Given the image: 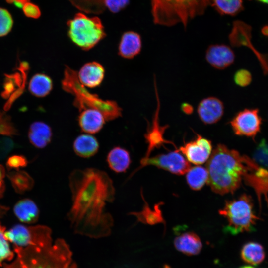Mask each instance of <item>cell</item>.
<instances>
[{
	"mask_svg": "<svg viewBox=\"0 0 268 268\" xmlns=\"http://www.w3.org/2000/svg\"><path fill=\"white\" fill-rule=\"evenodd\" d=\"M105 70L99 62L92 61L84 64L77 72L80 83L85 87L99 86L104 80Z\"/></svg>",
	"mask_w": 268,
	"mask_h": 268,
	"instance_id": "obj_14",
	"label": "cell"
},
{
	"mask_svg": "<svg viewBox=\"0 0 268 268\" xmlns=\"http://www.w3.org/2000/svg\"><path fill=\"white\" fill-rule=\"evenodd\" d=\"M17 134L18 131L12 123L10 117L5 112L0 111V134L12 136Z\"/></svg>",
	"mask_w": 268,
	"mask_h": 268,
	"instance_id": "obj_29",
	"label": "cell"
},
{
	"mask_svg": "<svg viewBox=\"0 0 268 268\" xmlns=\"http://www.w3.org/2000/svg\"><path fill=\"white\" fill-rule=\"evenodd\" d=\"M251 73L247 70L241 69L236 71L234 76L235 83L240 87H246L252 81Z\"/></svg>",
	"mask_w": 268,
	"mask_h": 268,
	"instance_id": "obj_31",
	"label": "cell"
},
{
	"mask_svg": "<svg viewBox=\"0 0 268 268\" xmlns=\"http://www.w3.org/2000/svg\"><path fill=\"white\" fill-rule=\"evenodd\" d=\"M186 181L193 190L201 189L207 183L208 173L206 168L200 166L191 167L186 173Z\"/></svg>",
	"mask_w": 268,
	"mask_h": 268,
	"instance_id": "obj_25",
	"label": "cell"
},
{
	"mask_svg": "<svg viewBox=\"0 0 268 268\" xmlns=\"http://www.w3.org/2000/svg\"><path fill=\"white\" fill-rule=\"evenodd\" d=\"M67 26L68 37L83 50L91 49L106 35L99 18L90 17L83 12L76 14L67 22Z\"/></svg>",
	"mask_w": 268,
	"mask_h": 268,
	"instance_id": "obj_6",
	"label": "cell"
},
{
	"mask_svg": "<svg viewBox=\"0 0 268 268\" xmlns=\"http://www.w3.org/2000/svg\"><path fill=\"white\" fill-rule=\"evenodd\" d=\"M63 89L74 96L73 105L79 111L94 109L104 115L106 121H111L122 116V109L113 100H103L97 95L88 91L79 82L77 72L66 66L61 82Z\"/></svg>",
	"mask_w": 268,
	"mask_h": 268,
	"instance_id": "obj_4",
	"label": "cell"
},
{
	"mask_svg": "<svg viewBox=\"0 0 268 268\" xmlns=\"http://www.w3.org/2000/svg\"><path fill=\"white\" fill-rule=\"evenodd\" d=\"M230 124L236 135L254 139L260 131L262 118L258 109H245L238 112Z\"/></svg>",
	"mask_w": 268,
	"mask_h": 268,
	"instance_id": "obj_10",
	"label": "cell"
},
{
	"mask_svg": "<svg viewBox=\"0 0 268 268\" xmlns=\"http://www.w3.org/2000/svg\"><path fill=\"white\" fill-rule=\"evenodd\" d=\"M141 47L140 35L133 31H126L121 37L118 48V55L123 58L131 59L140 53Z\"/></svg>",
	"mask_w": 268,
	"mask_h": 268,
	"instance_id": "obj_17",
	"label": "cell"
},
{
	"mask_svg": "<svg viewBox=\"0 0 268 268\" xmlns=\"http://www.w3.org/2000/svg\"><path fill=\"white\" fill-rule=\"evenodd\" d=\"M155 24L172 26L181 23L186 28L190 20L202 15L210 0H150Z\"/></svg>",
	"mask_w": 268,
	"mask_h": 268,
	"instance_id": "obj_3",
	"label": "cell"
},
{
	"mask_svg": "<svg viewBox=\"0 0 268 268\" xmlns=\"http://www.w3.org/2000/svg\"><path fill=\"white\" fill-rule=\"evenodd\" d=\"M182 108V110L186 114H190L193 111L192 107L188 104H183Z\"/></svg>",
	"mask_w": 268,
	"mask_h": 268,
	"instance_id": "obj_38",
	"label": "cell"
},
{
	"mask_svg": "<svg viewBox=\"0 0 268 268\" xmlns=\"http://www.w3.org/2000/svg\"><path fill=\"white\" fill-rule=\"evenodd\" d=\"M51 234V229L46 226L17 224L5 231L4 236L13 244L14 250L27 247L47 249L53 245Z\"/></svg>",
	"mask_w": 268,
	"mask_h": 268,
	"instance_id": "obj_8",
	"label": "cell"
},
{
	"mask_svg": "<svg viewBox=\"0 0 268 268\" xmlns=\"http://www.w3.org/2000/svg\"><path fill=\"white\" fill-rule=\"evenodd\" d=\"M28 89L30 92L36 97H45L53 89L52 80L45 74L37 73L30 79Z\"/></svg>",
	"mask_w": 268,
	"mask_h": 268,
	"instance_id": "obj_23",
	"label": "cell"
},
{
	"mask_svg": "<svg viewBox=\"0 0 268 268\" xmlns=\"http://www.w3.org/2000/svg\"><path fill=\"white\" fill-rule=\"evenodd\" d=\"M14 175L11 176V179L15 187L20 190H25L26 189H28L29 185L31 184L28 183V180H30L31 178H29L27 174H24V173H17L16 174H14Z\"/></svg>",
	"mask_w": 268,
	"mask_h": 268,
	"instance_id": "obj_32",
	"label": "cell"
},
{
	"mask_svg": "<svg viewBox=\"0 0 268 268\" xmlns=\"http://www.w3.org/2000/svg\"><path fill=\"white\" fill-rule=\"evenodd\" d=\"M28 0H13L12 2L18 7L22 8Z\"/></svg>",
	"mask_w": 268,
	"mask_h": 268,
	"instance_id": "obj_39",
	"label": "cell"
},
{
	"mask_svg": "<svg viewBox=\"0 0 268 268\" xmlns=\"http://www.w3.org/2000/svg\"><path fill=\"white\" fill-rule=\"evenodd\" d=\"M159 102L155 112L152 125L148 128L146 133L144 135L148 147L144 158L149 157L151 152L156 148H159L165 143L173 144L171 142L166 140L163 137L165 130L167 126H161L159 122Z\"/></svg>",
	"mask_w": 268,
	"mask_h": 268,
	"instance_id": "obj_15",
	"label": "cell"
},
{
	"mask_svg": "<svg viewBox=\"0 0 268 268\" xmlns=\"http://www.w3.org/2000/svg\"><path fill=\"white\" fill-rule=\"evenodd\" d=\"M9 208L5 206L0 204V219L5 214ZM5 227L3 226L0 221V266H2V263L4 260H11L14 253L11 251L8 243L4 236Z\"/></svg>",
	"mask_w": 268,
	"mask_h": 268,
	"instance_id": "obj_28",
	"label": "cell"
},
{
	"mask_svg": "<svg viewBox=\"0 0 268 268\" xmlns=\"http://www.w3.org/2000/svg\"><path fill=\"white\" fill-rule=\"evenodd\" d=\"M262 33L263 35L268 36V26H265L262 29Z\"/></svg>",
	"mask_w": 268,
	"mask_h": 268,
	"instance_id": "obj_40",
	"label": "cell"
},
{
	"mask_svg": "<svg viewBox=\"0 0 268 268\" xmlns=\"http://www.w3.org/2000/svg\"><path fill=\"white\" fill-rule=\"evenodd\" d=\"M12 140L8 137H0V158L4 157L13 147Z\"/></svg>",
	"mask_w": 268,
	"mask_h": 268,
	"instance_id": "obj_35",
	"label": "cell"
},
{
	"mask_svg": "<svg viewBox=\"0 0 268 268\" xmlns=\"http://www.w3.org/2000/svg\"><path fill=\"white\" fill-rule=\"evenodd\" d=\"M13 20L9 12L0 8V37L7 35L11 30Z\"/></svg>",
	"mask_w": 268,
	"mask_h": 268,
	"instance_id": "obj_30",
	"label": "cell"
},
{
	"mask_svg": "<svg viewBox=\"0 0 268 268\" xmlns=\"http://www.w3.org/2000/svg\"><path fill=\"white\" fill-rule=\"evenodd\" d=\"M5 176L4 168L0 164V196L2 195L4 191V178Z\"/></svg>",
	"mask_w": 268,
	"mask_h": 268,
	"instance_id": "obj_37",
	"label": "cell"
},
{
	"mask_svg": "<svg viewBox=\"0 0 268 268\" xmlns=\"http://www.w3.org/2000/svg\"><path fill=\"white\" fill-rule=\"evenodd\" d=\"M106 161L109 167L114 172L124 173L130 166L131 158L127 149L120 146H115L108 153Z\"/></svg>",
	"mask_w": 268,
	"mask_h": 268,
	"instance_id": "obj_20",
	"label": "cell"
},
{
	"mask_svg": "<svg viewBox=\"0 0 268 268\" xmlns=\"http://www.w3.org/2000/svg\"><path fill=\"white\" fill-rule=\"evenodd\" d=\"M253 207L252 199L246 194L226 201L224 207L218 211L228 222L224 231L232 235L254 231L256 222L260 218L255 214Z\"/></svg>",
	"mask_w": 268,
	"mask_h": 268,
	"instance_id": "obj_5",
	"label": "cell"
},
{
	"mask_svg": "<svg viewBox=\"0 0 268 268\" xmlns=\"http://www.w3.org/2000/svg\"><path fill=\"white\" fill-rule=\"evenodd\" d=\"M71 4L82 12L99 14L106 9L105 0H69Z\"/></svg>",
	"mask_w": 268,
	"mask_h": 268,
	"instance_id": "obj_27",
	"label": "cell"
},
{
	"mask_svg": "<svg viewBox=\"0 0 268 268\" xmlns=\"http://www.w3.org/2000/svg\"><path fill=\"white\" fill-rule=\"evenodd\" d=\"M78 123L80 130L89 134L98 133L103 127L106 119L100 111L86 109L79 112Z\"/></svg>",
	"mask_w": 268,
	"mask_h": 268,
	"instance_id": "obj_16",
	"label": "cell"
},
{
	"mask_svg": "<svg viewBox=\"0 0 268 268\" xmlns=\"http://www.w3.org/2000/svg\"><path fill=\"white\" fill-rule=\"evenodd\" d=\"M32 254V268H77L66 241L57 239L47 250L27 248Z\"/></svg>",
	"mask_w": 268,
	"mask_h": 268,
	"instance_id": "obj_7",
	"label": "cell"
},
{
	"mask_svg": "<svg viewBox=\"0 0 268 268\" xmlns=\"http://www.w3.org/2000/svg\"><path fill=\"white\" fill-rule=\"evenodd\" d=\"M207 183L214 193L220 195L235 192L249 172L258 168L249 158L236 150L218 144L211 152L206 168Z\"/></svg>",
	"mask_w": 268,
	"mask_h": 268,
	"instance_id": "obj_2",
	"label": "cell"
},
{
	"mask_svg": "<svg viewBox=\"0 0 268 268\" xmlns=\"http://www.w3.org/2000/svg\"><path fill=\"white\" fill-rule=\"evenodd\" d=\"M68 179L72 202L67 218L74 232L94 239L109 236L114 219L106 206L115 196L111 178L103 170L86 168L73 170Z\"/></svg>",
	"mask_w": 268,
	"mask_h": 268,
	"instance_id": "obj_1",
	"label": "cell"
},
{
	"mask_svg": "<svg viewBox=\"0 0 268 268\" xmlns=\"http://www.w3.org/2000/svg\"><path fill=\"white\" fill-rule=\"evenodd\" d=\"M174 246L177 250L187 255L198 254L202 245L200 237L194 232L187 231L175 237Z\"/></svg>",
	"mask_w": 268,
	"mask_h": 268,
	"instance_id": "obj_19",
	"label": "cell"
},
{
	"mask_svg": "<svg viewBox=\"0 0 268 268\" xmlns=\"http://www.w3.org/2000/svg\"><path fill=\"white\" fill-rule=\"evenodd\" d=\"M13 211L16 217L23 223H34L39 218V210L37 205L29 199L18 201L14 206Z\"/></svg>",
	"mask_w": 268,
	"mask_h": 268,
	"instance_id": "obj_22",
	"label": "cell"
},
{
	"mask_svg": "<svg viewBox=\"0 0 268 268\" xmlns=\"http://www.w3.org/2000/svg\"><path fill=\"white\" fill-rule=\"evenodd\" d=\"M99 148V144L97 138L89 134L78 135L73 142L74 152L81 158L93 156L98 152Z\"/></svg>",
	"mask_w": 268,
	"mask_h": 268,
	"instance_id": "obj_21",
	"label": "cell"
},
{
	"mask_svg": "<svg viewBox=\"0 0 268 268\" xmlns=\"http://www.w3.org/2000/svg\"><path fill=\"white\" fill-rule=\"evenodd\" d=\"M212 147L210 140L197 134L195 139L185 143L178 150L185 156L189 162L200 165L208 160Z\"/></svg>",
	"mask_w": 268,
	"mask_h": 268,
	"instance_id": "obj_11",
	"label": "cell"
},
{
	"mask_svg": "<svg viewBox=\"0 0 268 268\" xmlns=\"http://www.w3.org/2000/svg\"><path fill=\"white\" fill-rule=\"evenodd\" d=\"M223 102L214 97L202 99L199 104L197 113L200 120L205 124L210 125L219 121L224 113Z\"/></svg>",
	"mask_w": 268,
	"mask_h": 268,
	"instance_id": "obj_12",
	"label": "cell"
},
{
	"mask_svg": "<svg viewBox=\"0 0 268 268\" xmlns=\"http://www.w3.org/2000/svg\"><path fill=\"white\" fill-rule=\"evenodd\" d=\"M26 159L22 156L14 155L10 157L7 160V165L11 168L18 169L27 165Z\"/></svg>",
	"mask_w": 268,
	"mask_h": 268,
	"instance_id": "obj_36",
	"label": "cell"
},
{
	"mask_svg": "<svg viewBox=\"0 0 268 268\" xmlns=\"http://www.w3.org/2000/svg\"><path fill=\"white\" fill-rule=\"evenodd\" d=\"M52 135L51 128L42 121L33 123L29 129V140L34 146L38 148H43L50 143Z\"/></svg>",
	"mask_w": 268,
	"mask_h": 268,
	"instance_id": "obj_18",
	"label": "cell"
},
{
	"mask_svg": "<svg viewBox=\"0 0 268 268\" xmlns=\"http://www.w3.org/2000/svg\"><path fill=\"white\" fill-rule=\"evenodd\" d=\"M130 2V0H105V8L112 13H117L125 8Z\"/></svg>",
	"mask_w": 268,
	"mask_h": 268,
	"instance_id": "obj_33",
	"label": "cell"
},
{
	"mask_svg": "<svg viewBox=\"0 0 268 268\" xmlns=\"http://www.w3.org/2000/svg\"><path fill=\"white\" fill-rule=\"evenodd\" d=\"M205 59L214 68L223 69L233 64L235 60V54L227 45H211L206 50Z\"/></svg>",
	"mask_w": 268,
	"mask_h": 268,
	"instance_id": "obj_13",
	"label": "cell"
},
{
	"mask_svg": "<svg viewBox=\"0 0 268 268\" xmlns=\"http://www.w3.org/2000/svg\"><path fill=\"white\" fill-rule=\"evenodd\" d=\"M26 16L32 18H38L41 15L39 8L35 4L27 2L22 7Z\"/></svg>",
	"mask_w": 268,
	"mask_h": 268,
	"instance_id": "obj_34",
	"label": "cell"
},
{
	"mask_svg": "<svg viewBox=\"0 0 268 268\" xmlns=\"http://www.w3.org/2000/svg\"><path fill=\"white\" fill-rule=\"evenodd\" d=\"M210 3L222 15H235L243 8L242 0H210Z\"/></svg>",
	"mask_w": 268,
	"mask_h": 268,
	"instance_id": "obj_26",
	"label": "cell"
},
{
	"mask_svg": "<svg viewBox=\"0 0 268 268\" xmlns=\"http://www.w3.org/2000/svg\"><path fill=\"white\" fill-rule=\"evenodd\" d=\"M265 4H268V0H256Z\"/></svg>",
	"mask_w": 268,
	"mask_h": 268,
	"instance_id": "obj_41",
	"label": "cell"
},
{
	"mask_svg": "<svg viewBox=\"0 0 268 268\" xmlns=\"http://www.w3.org/2000/svg\"><path fill=\"white\" fill-rule=\"evenodd\" d=\"M240 255L244 261L253 265L262 263L265 257L263 247L255 242L245 243L242 248Z\"/></svg>",
	"mask_w": 268,
	"mask_h": 268,
	"instance_id": "obj_24",
	"label": "cell"
},
{
	"mask_svg": "<svg viewBox=\"0 0 268 268\" xmlns=\"http://www.w3.org/2000/svg\"><path fill=\"white\" fill-rule=\"evenodd\" d=\"M148 165L155 166L178 175L185 174L191 168L189 161L178 150H175L166 154H158L152 157H143L140 160L139 167L130 175V177L141 168Z\"/></svg>",
	"mask_w": 268,
	"mask_h": 268,
	"instance_id": "obj_9",
	"label": "cell"
},
{
	"mask_svg": "<svg viewBox=\"0 0 268 268\" xmlns=\"http://www.w3.org/2000/svg\"><path fill=\"white\" fill-rule=\"evenodd\" d=\"M239 268H254L253 267H251V266H245L241 267H240Z\"/></svg>",
	"mask_w": 268,
	"mask_h": 268,
	"instance_id": "obj_42",
	"label": "cell"
}]
</instances>
